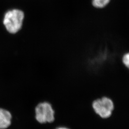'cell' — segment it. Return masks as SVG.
Returning a JSON list of instances; mask_svg holds the SVG:
<instances>
[{
  "instance_id": "6da1fadb",
  "label": "cell",
  "mask_w": 129,
  "mask_h": 129,
  "mask_svg": "<svg viewBox=\"0 0 129 129\" xmlns=\"http://www.w3.org/2000/svg\"><path fill=\"white\" fill-rule=\"evenodd\" d=\"M35 118L41 124L54 122L55 111L51 103L46 101L38 103L35 108Z\"/></svg>"
},
{
  "instance_id": "7a4b0ae2",
  "label": "cell",
  "mask_w": 129,
  "mask_h": 129,
  "mask_svg": "<svg viewBox=\"0 0 129 129\" xmlns=\"http://www.w3.org/2000/svg\"><path fill=\"white\" fill-rule=\"evenodd\" d=\"M92 107L97 115L102 119H106L112 115L114 109V104L111 98L103 96L92 102Z\"/></svg>"
},
{
  "instance_id": "3957f363",
  "label": "cell",
  "mask_w": 129,
  "mask_h": 129,
  "mask_svg": "<svg viewBox=\"0 0 129 129\" xmlns=\"http://www.w3.org/2000/svg\"><path fill=\"white\" fill-rule=\"evenodd\" d=\"M24 18L23 12L14 9L7 12L5 16L4 24L7 30L11 34H15L21 29Z\"/></svg>"
},
{
  "instance_id": "277c9868",
  "label": "cell",
  "mask_w": 129,
  "mask_h": 129,
  "mask_svg": "<svg viewBox=\"0 0 129 129\" xmlns=\"http://www.w3.org/2000/svg\"><path fill=\"white\" fill-rule=\"evenodd\" d=\"M13 115L9 110L0 108V129H8L12 124Z\"/></svg>"
},
{
  "instance_id": "5b68a950",
  "label": "cell",
  "mask_w": 129,
  "mask_h": 129,
  "mask_svg": "<svg viewBox=\"0 0 129 129\" xmlns=\"http://www.w3.org/2000/svg\"><path fill=\"white\" fill-rule=\"evenodd\" d=\"M111 0H92V6L96 8L102 9L109 4Z\"/></svg>"
},
{
  "instance_id": "8992f818",
  "label": "cell",
  "mask_w": 129,
  "mask_h": 129,
  "mask_svg": "<svg viewBox=\"0 0 129 129\" xmlns=\"http://www.w3.org/2000/svg\"><path fill=\"white\" fill-rule=\"evenodd\" d=\"M122 62L125 67L129 70V52L125 53L122 57Z\"/></svg>"
},
{
  "instance_id": "52a82bcc",
  "label": "cell",
  "mask_w": 129,
  "mask_h": 129,
  "mask_svg": "<svg viewBox=\"0 0 129 129\" xmlns=\"http://www.w3.org/2000/svg\"><path fill=\"white\" fill-rule=\"evenodd\" d=\"M55 129H70L69 127H66V126H59L57 128H56Z\"/></svg>"
}]
</instances>
